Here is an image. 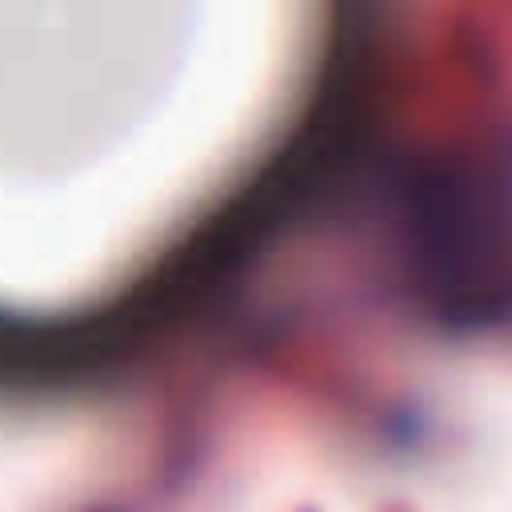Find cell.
Masks as SVG:
<instances>
[{
  "mask_svg": "<svg viewBox=\"0 0 512 512\" xmlns=\"http://www.w3.org/2000/svg\"><path fill=\"white\" fill-rule=\"evenodd\" d=\"M416 284L428 308L460 328L512 320V164L464 156L412 184Z\"/></svg>",
  "mask_w": 512,
  "mask_h": 512,
  "instance_id": "cell-1",
  "label": "cell"
}]
</instances>
